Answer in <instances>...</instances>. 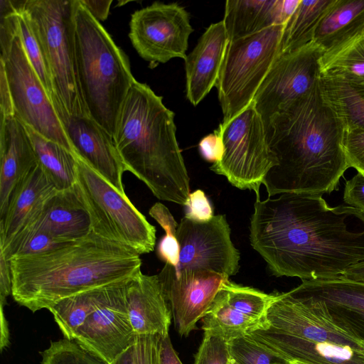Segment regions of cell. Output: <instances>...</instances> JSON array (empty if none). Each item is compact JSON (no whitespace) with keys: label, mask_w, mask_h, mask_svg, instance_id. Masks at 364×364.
Listing matches in <instances>:
<instances>
[{"label":"cell","mask_w":364,"mask_h":364,"mask_svg":"<svg viewBox=\"0 0 364 364\" xmlns=\"http://www.w3.org/2000/svg\"><path fill=\"white\" fill-rule=\"evenodd\" d=\"M363 221L360 210L322 196L284 193L256 198L250 241L276 277L335 278L364 261V229H351Z\"/></svg>","instance_id":"obj_1"},{"label":"cell","mask_w":364,"mask_h":364,"mask_svg":"<svg viewBox=\"0 0 364 364\" xmlns=\"http://www.w3.org/2000/svg\"><path fill=\"white\" fill-rule=\"evenodd\" d=\"M266 132L278 161L262 183L269 197L284 193L322 196L338 189L350 168L343 144L345 128L318 82L274 115Z\"/></svg>","instance_id":"obj_2"},{"label":"cell","mask_w":364,"mask_h":364,"mask_svg":"<svg viewBox=\"0 0 364 364\" xmlns=\"http://www.w3.org/2000/svg\"><path fill=\"white\" fill-rule=\"evenodd\" d=\"M136 251L93 230L53 250L9 259L12 293L35 313L90 289L129 281L141 271Z\"/></svg>","instance_id":"obj_3"},{"label":"cell","mask_w":364,"mask_h":364,"mask_svg":"<svg viewBox=\"0 0 364 364\" xmlns=\"http://www.w3.org/2000/svg\"><path fill=\"white\" fill-rule=\"evenodd\" d=\"M175 114L146 83L135 81L113 136L127 169L161 200L185 205L190 177L176 139Z\"/></svg>","instance_id":"obj_4"},{"label":"cell","mask_w":364,"mask_h":364,"mask_svg":"<svg viewBox=\"0 0 364 364\" xmlns=\"http://www.w3.org/2000/svg\"><path fill=\"white\" fill-rule=\"evenodd\" d=\"M267 321V328L247 336L283 362L364 364V341L337 325L311 297L292 290L278 293Z\"/></svg>","instance_id":"obj_5"},{"label":"cell","mask_w":364,"mask_h":364,"mask_svg":"<svg viewBox=\"0 0 364 364\" xmlns=\"http://www.w3.org/2000/svg\"><path fill=\"white\" fill-rule=\"evenodd\" d=\"M70 33L85 109L113 138L122 107L136 81L128 56L80 0H73Z\"/></svg>","instance_id":"obj_6"},{"label":"cell","mask_w":364,"mask_h":364,"mask_svg":"<svg viewBox=\"0 0 364 364\" xmlns=\"http://www.w3.org/2000/svg\"><path fill=\"white\" fill-rule=\"evenodd\" d=\"M0 2V71L7 82L14 115L74 154L51 98L25 51L11 1Z\"/></svg>","instance_id":"obj_7"},{"label":"cell","mask_w":364,"mask_h":364,"mask_svg":"<svg viewBox=\"0 0 364 364\" xmlns=\"http://www.w3.org/2000/svg\"><path fill=\"white\" fill-rule=\"evenodd\" d=\"M284 25L228 42L215 86L226 123L252 102L262 82L281 55Z\"/></svg>","instance_id":"obj_8"},{"label":"cell","mask_w":364,"mask_h":364,"mask_svg":"<svg viewBox=\"0 0 364 364\" xmlns=\"http://www.w3.org/2000/svg\"><path fill=\"white\" fill-rule=\"evenodd\" d=\"M77 184L89 211L92 230L138 254L152 252L156 228L132 204L85 162L77 156Z\"/></svg>","instance_id":"obj_9"},{"label":"cell","mask_w":364,"mask_h":364,"mask_svg":"<svg viewBox=\"0 0 364 364\" xmlns=\"http://www.w3.org/2000/svg\"><path fill=\"white\" fill-rule=\"evenodd\" d=\"M223 144V155L210 169L224 176L235 187L252 190L259 198V188L268 171L278 164L270 149L264 121L253 102L215 129Z\"/></svg>","instance_id":"obj_10"},{"label":"cell","mask_w":364,"mask_h":364,"mask_svg":"<svg viewBox=\"0 0 364 364\" xmlns=\"http://www.w3.org/2000/svg\"><path fill=\"white\" fill-rule=\"evenodd\" d=\"M36 28L52 75L55 96L70 114H87L75 71L70 33L73 0H19Z\"/></svg>","instance_id":"obj_11"},{"label":"cell","mask_w":364,"mask_h":364,"mask_svg":"<svg viewBox=\"0 0 364 364\" xmlns=\"http://www.w3.org/2000/svg\"><path fill=\"white\" fill-rule=\"evenodd\" d=\"M193 31L183 6L155 1L132 14L129 38L141 58L156 65L174 58L185 60Z\"/></svg>","instance_id":"obj_12"},{"label":"cell","mask_w":364,"mask_h":364,"mask_svg":"<svg viewBox=\"0 0 364 364\" xmlns=\"http://www.w3.org/2000/svg\"><path fill=\"white\" fill-rule=\"evenodd\" d=\"M324 50L314 41L281 54L253 99L265 129L274 115L309 94L318 82Z\"/></svg>","instance_id":"obj_13"},{"label":"cell","mask_w":364,"mask_h":364,"mask_svg":"<svg viewBox=\"0 0 364 364\" xmlns=\"http://www.w3.org/2000/svg\"><path fill=\"white\" fill-rule=\"evenodd\" d=\"M225 215L197 222L183 217L176 230L179 263L176 269L213 272L230 277L237 273L240 254L230 237Z\"/></svg>","instance_id":"obj_14"},{"label":"cell","mask_w":364,"mask_h":364,"mask_svg":"<svg viewBox=\"0 0 364 364\" xmlns=\"http://www.w3.org/2000/svg\"><path fill=\"white\" fill-rule=\"evenodd\" d=\"M277 293L267 294L228 279L202 320L204 333L227 342L268 327L267 313Z\"/></svg>","instance_id":"obj_15"},{"label":"cell","mask_w":364,"mask_h":364,"mask_svg":"<svg viewBox=\"0 0 364 364\" xmlns=\"http://www.w3.org/2000/svg\"><path fill=\"white\" fill-rule=\"evenodd\" d=\"M171 311L175 328L188 336L208 311L216 294L229 277L208 271L176 269L166 263L157 274Z\"/></svg>","instance_id":"obj_16"},{"label":"cell","mask_w":364,"mask_h":364,"mask_svg":"<svg viewBox=\"0 0 364 364\" xmlns=\"http://www.w3.org/2000/svg\"><path fill=\"white\" fill-rule=\"evenodd\" d=\"M127 282L112 284L99 307L77 331L75 340L108 364L134 343L125 298Z\"/></svg>","instance_id":"obj_17"},{"label":"cell","mask_w":364,"mask_h":364,"mask_svg":"<svg viewBox=\"0 0 364 364\" xmlns=\"http://www.w3.org/2000/svg\"><path fill=\"white\" fill-rule=\"evenodd\" d=\"M52 102L75 155L118 191L126 194L122 176L127 169L113 138L89 114H70L55 100Z\"/></svg>","instance_id":"obj_18"},{"label":"cell","mask_w":364,"mask_h":364,"mask_svg":"<svg viewBox=\"0 0 364 364\" xmlns=\"http://www.w3.org/2000/svg\"><path fill=\"white\" fill-rule=\"evenodd\" d=\"M291 290L320 301L337 325L364 341V282L342 276L303 280Z\"/></svg>","instance_id":"obj_19"},{"label":"cell","mask_w":364,"mask_h":364,"mask_svg":"<svg viewBox=\"0 0 364 364\" xmlns=\"http://www.w3.org/2000/svg\"><path fill=\"white\" fill-rule=\"evenodd\" d=\"M0 161L1 220L16 186L38 164L26 129L14 115L1 116Z\"/></svg>","instance_id":"obj_20"},{"label":"cell","mask_w":364,"mask_h":364,"mask_svg":"<svg viewBox=\"0 0 364 364\" xmlns=\"http://www.w3.org/2000/svg\"><path fill=\"white\" fill-rule=\"evenodd\" d=\"M125 298L136 336H168L172 314L158 275L139 273L127 282Z\"/></svg>","instance_id":"obj_21"},{"label":"cell","mask_w":364,"mask_h":364,"mask_svg":"<svg viewBox=\"0 0 364 364\" xmlns=\"http://www.w3.org/2000/svg\"><path fill=\"white\" fill-rule=\"evenodd\" d=\"M229 41L223 21L212 23L185 59L186 94L198 105L215 86Z\"/></svg>","instance_id":"obj_22"},{"label":"cell","mask_w":364,"mask_h":364,"mask_svg":"<svg viewBox=\"0 0 364 364\" xmlns=\"http://www.w3.org/2000/svg\"><path fill=\"white\" fill-rule=\"evenodd\" d=\"M23 230L43 231L67 242L88 235L92 231V220L77 184L57 190L38 216L21 232Z\"/></svg>","instance_id":"obj_23"},{"label":"cell","mask_w":364,"mask_h":364,"mask_svg":"<svg viewBox=\"0 0 364 364\" xmlns=\"http://www.w3.org/2000/svg\"><path fill=\"white\" fill-rule=\"evenodd\" d=\"M56 191L38 164L11 195L6 212L0 220V247L6 246L38 216Z\"/></svg>","instance_id":"obj_24"},{"label":"cell","mask_w":364,"mask_h":364,"mask_svg":"<svg viewBox=\"0 0 364 364\" xmlns=\"http://www.w3.org/2000/svg\"><path fill=\"white\" fill-rule=\"evenodd\" d=\"M300 0H228L222 20L228 41L247 37L274 25H285Z\"/></svg>","instance_id":"obj_25"},{"label":"cell","mask_w":364,"mask_h":364,"mask_svg":"<svg viewBox=\"0 0 364 364\" xmlns=\"http://www.w3.org/2000/svg\"><path fill=\"white\" fill-rule=\"evenodd\" d=\"M323 97L343 124L345 131H364V82L321 73Z\"/></svg>","instance_id":"obj_26"},{"label":"cell","mask_w":364,"mask_h":364,"mask_svg":"<svg viewBox=\"0 0 364 364\" xmlns=\"http://www.w3.org/2000/svg\"><path fill=\"white\" fill-rule=\"evenodd\" d=\"M364 28V0H334L316 29L313 41L326 51Z\"/></svg>","instance_id":"obj_27"},{"label":"cell","mask_w":364,"mask_h":364,"mask_svg":"<svg viewBox=\"0 0 364 364\" xmlns=\"http://www.w3.org/2000/svg\"><path fill=\"white\" fill-rule=\"evenodd\" d=\"M38 164L58 191L69 189L77 183V156L61 146L49 140L31 127L25 125Z\"/></svg>","instance_id":"obj_28"},{"label":"cell","mask_w":364,"mask_h":364,"mask_svg":"<svg viewBox=\"0 0 364 364\" xmlns=\"http://www.w3.org/2000/svg\"><path fill=\"white\" fill-rule=\"evenodd\" d=\"M112 285L65 298L49 309L64 338L75 339L79 328L102 304Z\"/></svg>","instance_id":"obj_29"},{"label":"cell","mask_w":364,"mask_h":364,"mask_svg":"<svg viewBox=\"0 0 364 364\" xmlns=\"http://www.w3.org/2000/svg\"><path fill=\"white\" fill-rule=\"evenodd\" d=\"M334 0L300 2L285 23L281 39V54L299 49L314 40L316 29Z\"/></svg>","instance_id":"obj_30"},{"label":"cell","mask_w":364,"mask_h":364,"mask_svg":"<svg viewBox=\"0 0 364 364\" xmlns=\"http://www.w3.org/2000/svg\"><path fill=\"white\" fill-rule=\"evenodd\" d=\"M321 73L364 82V28L336 46L324 51Z\"/></svg>","instance_id":"obj_31"},{"label":"cell","mask_w":364,"mask_h":364,"mask_svg":"<svg viewBox=\"0 0 364 364\" xmlns=\"http://www.w3.org/2000/svg\"><path fill=\"white\" fill-rule=\"evenodd\" d=\"M11 3L15 11L18 30L25 51L52 100L55 96L53 78L42 43L31 19L21 6L19 0H11Z\"/></svg>","instance_id":"obj_32"},{"label":"cell","mask_w":364,"mask_h":364,"mask_svg":"<svg viewBox=\"0 0 364 364\" xmlns=\"http://www.w3.org/2000/svg\"><path fill=\"white\" fill-rule=\"evenodd\" d=\"M41 357V364H108L75 339L65 338L50 342Z\"/></svg>","instance_id":"obj_33"},{"label":"cell","mask_w":364,"mask_h":364,"mask_svg":"<svg viewBox=\"0 0 364 364\" xmlns=\"http://www.w3.org/2000/svg\"><path fill=\"white\" fill-rule=\"evenodd\" d=\"M149 213L165 230L166 235L157 247V255L165 263L176 267L179 263L180 248L176 238L178 224L169 210L161 203H156Z\"/></svg>","instance_id":"obj_34"},{"label":"cell","mask_w":364,"mask_h":364,"mask_svg":"<svg viewBox=\"0 0 364 364\" xmlns=\"http://www.w3.org/2000/svg\"><path fill=\"white\" fill-rule=\"evenodd\" d=\"M231 358L238 364H274L282 363L248 336L228 343Z\"/></svg>","instance_id":"obj_35"},{"label":"cell","mask_w":364,"mask_h":364,"mask_svg":"<svg viewBox=\"0 0 364 364\" xmlns=\"http://www.w3.org/2000/svg\"><path fill=\"white\" fill-rule=\"evenodd\" d=\"M231 358L228 342L219 336L204 333L193 364H230Z\"/></svg>","instance_id":"obj_36"},{"label":"cell","mask_w":364,"mask_h":364,"mask_svg":"<svg viewBox=\"0 0 364 364\" xmlns=\"http://www.w3.org/2000/svg\"><path fill=\"white\" fill-rule=\"evenodd\" d=\"M159 335H138L132 347V364H160Z\"/></svg>","instance_id":"obj_37"},{"label":"cell","mask_w":364,"mask_h":364,"mask_svg":"<svg viewBox=\"0 0 364 364\" xmlns=\"http://www.w3.org/2000/svg\"><path fill=\"white\" fill-rule=\"evenodd\" d=\"M343 144L349 167L364 175V131H345Z\"/></svg>","instance_id":"obj_38"},{"label":"cell","mask_w":364,"mask_h":364,"mask_svg":"<svg viewBox=\"0 0 364 364\" xmlns=\"http://www.w3.org/2000/svg\"><path fill=\"white\" fill-rule=\"evenodd\" d=\"M185 207L184 217L193 221L207 222L214 216L213 207L205 193L200 189L190 193Z\"/></svg>","instance_id":"obj_39"},{"label":"cell","mask_w":364,"mask_h":364,"mask_svg":"<svg viewBox=\"0 0 364 364\" xmlns=\"http://www.w3.org/2000/svg\"><path fill=\"white\" fill-rule=\"evenodd\" d=\"M343 200L348 206L364 213V175L357 173L346 181Z\"/></svg>","instance_id":"obj_40"},{"label":"cell","mask_w":364,"mask_h":364,"mask_svg":"<svg viewBox=\"0 0 364 364\" xmlns=\"http://www.w3.org/2000/svg\"><path fill=\"white\" fill-rule=\"evenodd\" d=\"M201 156L209 162L216 163L223 155V144L220 134L216 130L204 136L198 144Z\"/></svg>","instance_id":"obj_41"},{"label":"cell","mask_w":364,"mask_h":364,"mask_svg":"<svg viewBox=\"0 0 364 364\" xmlns=\"http://www.w3.org/2000/svg\"><path fill=\"white\" fill-rule=\"evenodd\" d=\"M81 4L87 9L90 14L97 21H102L107 18L112 0H80Z\"/></svg>","instance_id":"obj_42"},{"label":"cell","mask_w":364,"mask_h":364,"mask_svg":"<svg viewBox=\"0 0 364 364\" xmlns=\"http://www.w3.org/2000/svg\"><path fill=\"white\" fill-rule=\"evenodd\" d=\"M159 360L160 364H183L173 348L169 336L161 337Z\"/></svg>","instance_id":"obj_43"},{"label":"cell","mask_w":364,"mask_h":364,"mask_svg":"<svg viewBox=\"0 0 364 364\" xmlns=\"http://www.w3.org/2000/svg\"><path fill=\"white\" fill-rule=\"evenodd\" d=\"M341 276L349 279L364 282V261L349 267Z\"/></svg>","instance_id":"obj_44"},{"label":"cell","mask_w":364,"mask_h":364,"mask_svg":"<svg viewBox=\"0 0 364 364\" xmlns=\"http://www.w3.org/2000/svg\"><path fill=\"white\" fill-rule=\"evenodd\" d=\"M284 363L287 364H308L298 360H289Z\"/></svg>","instance_id":"obj_45"},{"label":"cell","mask_w":364,"mask_h":364,"mask_svg":"<svg viewBox=\"0 0 364 364\" xmlns=\"http://www.w3.org/2000/svg\"><path fill=\"white\" fill-rule=\"evenodd\" d=\"M230 364H238L235 360H234L232 358H231Z\"/></svg>","instance_id":"obj_46"},{"label":"cell","mask_w":364,"mask_h":364,"mask_svg":"<svg viewBox=\"0 0 364 364\" xmlns=\"http://www.w3.org/2000/svg\"><path fill=\"white\" fill-rule=\"evenodd\" d=\"M274 364H287V363H285L284 362H282V363H274Z\"/></svg>","instance_id":"obj_47"}]
</instances>
